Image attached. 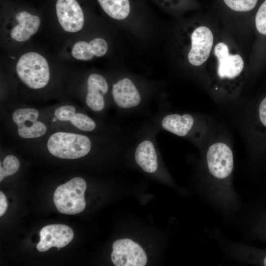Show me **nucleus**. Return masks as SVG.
Instances as JSON below:
<instances>
[{
    "instance_id": "nucleus-2",
    "label": "nucleus",
    "mask_w": 266,
    "mask_h": 266,
    "mask_svg": "<svg viewBox=\"0 0 266 266\" xmlns=\"http://www.w3.org/2000/svg\"><path fill=\"white\" fill-rule=\"evenodd\" d=\"M162 128L178 136L192 140L202 146L210 130L209 119L189 113L167 114L161 119Z\"/></svg>"
},
{
    "instance_id": "nucleus-8",
    "label": "nucleus",
    "mask_w": 266,
    "mask_h": 266,
    "mask_svg": "<svg viewBox=\"0 0 266 266\" xmlns=\"http://www.w3.org/2000/svg\"><path fill=\"white\" fill-rule=\"evenodd\" d=\"M38 116V111L34 108H21L14 112L12 119L18 127V133L21 137L37 138L45 133V125L36 120Z\"/></svg>"
},
{
    "instance_id": "nucleus-18",
    "label": "nucleus",
    "mask_w": 266,
    "mask_h": 266,
    "mask_svg": "<svg viewBox=\"0 0 266 266\" xmlns=\"http://www.w3.org/2000/svg\"><path fill=\"white\" fill-rule=\"evenodd\" d=\"M254 118L256 129L260 133L266 135V96L257 104Z\"/></svg>"
},
{
    "instance_id": "nucleus-22",
    "label": "nucleus",
    "mask_w": 266,
    "mask_h": 266,
    "mask_svg": "<svg viewBox=\"0 0 266 266\" xmlns=\"http://www.w3.org/2000/svg\"><path fill=\"white\" fill-rule=\"evenodd\" d=\"M255 24L258 31L266 35V0L261 4L256 13Z\"/></svg>"
},
{
    "instance_id": "nucleus-15",
    "label": "nucleus",
    "mask_w": 266,
    "mask_h": 266,
    "mask_svg": "<svg viewBox=\"0 0 266 266\" xmlns=\"http://www.w3.org/2000/svg\"><path fill=\"white\" fill-rule=\"evenodd\" d=\"M16 19L18 24L12 29L10 36L17 41L28 40L37 31L40 24L38 16L25 11L17 13Z\"/></svg>"
},
{
    "instance_id": "nucleus-10",
    "label": "nucleus",
    "mask_w": 266,
    "mask_h": 266,
    "mask_svg": "<svg viewBox=\"0 0 266 266\" xmlns=\"http://www.w3.org/2000/svg\"><path fill=\"white\" fill-rule=\"evenodd\" d=\"M40 241L36 245L40 252H45L52 247L58 250L66 246L73 238V232L68 226L63 224L49 225L40 231Z\"/></svg>"
},
{
    "instance_id": "nucleus-1",
    "label": "nucleus",
    "mask_w": 266,
    "mask_h": 266,
    "mask_svg": "<svg viewBox=\"0 0 266 266\" xmlns=\"http://www.w3.org/2000/svg\"><path fill=\"white\" fill-rule=\"evenodd\" d=\"M203 187L211 202L222 212L232 213L239 206L233 186V153L223 137L212 140L203 155Z\"/></svg>"
},
{
    "instance_id": "nucleus-13",
    "label": "nucleus",
    "mask_w": 266,
    "mask_h": 266,
    "mask_svg": "<svg viewBox=\"0 0 266 266\" xmlns=\"http://www.w3.org/2000/svg\"><path fill=\"white\" fill-rule=\"evenodd\" d=\"M108 86L105 79L101 75L92 73L87 80V93L86 103L93 111L99 112L105 106L104 96Z\"/></svg>"
},
{
    "instance_id": "nucleus-23",
    "label": "nucleus",
    "mask_w": 266,
    "mask_h": 266,
    "mask_svg": "<svg viewBox=\"0 0 266 266\" xmlns=\"http://www.w3.org/2000/svg\"><path fill=\"white\" fill-rule=\"evenodd\" d=\"M89 43L94 56L100 57L106 54L108 49V45L104 39L100 38H96L92 40Z\"/></svg>"
},
{
    "instance_id": "nucleus-14",
    "label": "nucleus",
    "mask_w": 266,
    "mask_h": 266,
    "mask_svg": "<svg viewBox=\"0 0 266 266\" xmlns=\"http://www.w3.org/2000/svg\"><path fill=\"white\" fill-rule=\"evenodd\" d=\"M134 159L145 172L154 173L158 167V157L154 142L150 138L139 141L135 149Z\"/></svg>"
},
{
    "instance_id": "nucleus-6",
    "label": "nucleus",
    "mask_w": 266,
    "mask_h": 266,
    "mask_svg": "<svg viewBox=\"0 0 266 266\" xmlns=\"http://www.w3.org/2000/svg\"><path fill=\"white\" fill-rule=\"evenodd\" d=\"M112 262L116 266H144L147 258L140 246L129 238L116 240L112 245Z\"/></svg>"
},
{
    "instance_id": "nucleus-19",
    "label": "nucleus",
    "mask_w": 266,
    "mask_h": 266,
    "mask_svg": "<svg viewBox=\"0 0 266 266\" xmlns=\"http://www.w3.org/2000/svg\"><path fill=\"white\" fill-rule=\"evenodd\" d=\"M71 54L74 58L83 61H89L94 56L90 43L84 41H79L74 44Z\"/></svg>"
},
{
    "instance_id": "nucleus-24",
    "label": "nucleus",
    "mask_w": 266,
    "mask_h": 266,
    "mask_svg": "<svg viewBox=\"0 0 266 266\" xmlns=\"http://www.w3.org/2000/svg\"><path fill=\"white\" fill-rule=\"evenodd\" d=\"M7 207V202L5 196L0 192V216H1L5 212Z\"/></svg>"
},
{
    "instance_id": "nucleus-3",
    "label": "nucleus",
    "mask_w": 266,
    "mask_h": 266,
    "mask_svg": "<svg viewBox=\"0 0 266 266\" xmlns=\"http://www.w3.org/2000/svg\"><path fill=\"white\" fill-rule=\"evenodd\" d=\"M91 142L86 135L70 133H53L47 142V148L53 156L64 159H75L86 156Z\"/></svg>"
},
{
    "instance_id": "nucleus-17",
    "label": "nucleus",
    "mask_w": 266,
    "mask_h": 266,
    "mask_svg": "<svg viewBox=\"0 0 266 266\" xmlns=\"http://www.w3.org/2000/svg\"><path fill=\"white\" fill-rule=\"evenodd\" d=\"M105 12L116 20L126 18L130 11L129 0H98Z\"/></svg>"
},
{
    "instance_id": "nucleus-21",
    "label": "nucleus",
    "mask_w": 266,
    "mask_h": 266,
    "mask_svg": "<svg viewBox=\"0 0 266 266\" xmlns=\"http://www.w3.org/2000/svg\"><path fill=\"white\" fill-rule=\"evenodd\" d=\"M231 9L236 11H248L254 8L258 0H224Z\"/></svg>"
},
{
    "instance_id": "nucleus-12",
    "label": "nucleus",
    "mask_w": 266,
    "mask_h": 266,
    "mask_svg": "<svg viewBox=\"0 0 266 266\" xmlns=\"http://www.w3.org/2000/svg\"><path fill=\"white\" fill-rule=\"evenodd\" d=\"M112 95L116 105L121 109H130L138 106L141 97L135 85L130 79L124 78L114 84Z\"/></svg>"
},
{
    "instance_id": "nucleus-20",
    "label": "nucleus",
    "mask_w": 266,
    "mask_h": 266,
    "mask_svg": "<svg viewBox=\"0 0 266 266\" xmlns=\"http://www.w3.org/2000/svg\"><path fill=\"white\" fill-rule=\"evenodd\" d=\"M20 167V162L13 155H8L4 159L2 166H0V181L5 177L16 173Z\"/></svg>"
},
{
    "instance_id": "nucleus-7",
    "label": "nucleus",
    "mask_w": 266,
    "mask_h": 266,
    "mask_svg": "<svg viewBox=\"0 0 266 266\" xmlns=\"http://www.w3.org/2000/svg\"><path fill=\"white\" fill-rule=\"evenodd\" d=\"M214 54L218 61L216 75L219 82L224 83L235 81L240 76L244 67L241 56L238 54H230L227 45L222 42L215 46Z\"/></svg>"
},
{
    "instance_id": "nucleus-9",
    "label": "nucleus",
    "mask_w": 266,
    "mask_h": 266,
    "mask_svg": "<svg viewBox=\"0 0 266 266\" xmlns=\"http://www.w3.org/2000/svg\"><path fill=\"white\" fill-rule=\"evenodd\" d=\"M56 9L59 23L65 31L75 33L82 29L84 14L76 0H57Z\"/></svg>"
},
{
    "instance_id": "nucleus-11",
    "label": "nucleus",
    "mask_w": 266,
    "mask_h": 266,
    "mask_svg": "<svg viewBox=\"0 0 266 266\" xmlns=\"http://www.w3.org/2000/svg\"><path fill=\"white\" fill-rule=\"evenodd\" d=\"M213 41V34L206 27L197 28L191 35V48L188 54V60L191 64L199 66L208 58Z\"/></svg>"
},
{
    "instance_id": "nucleus-16",
    "label": "nucleus",
    "mask_w": 266,
    "mask_h": 266,
    "mask_svg": "<svg viewBox=\"0 0 266 266\" xmlns=\"http://www.w3.org/2000/svg\"><path fill=\"white\" fill-rule=\"evenodd\" d=\"M75 107L64 105L55 111V117L61 121H69L76 128L85 132L93 131L96 127L95 122L90 117L82 113H76Z\"/></svg>"
},
{
    "instance_id": "nucleus-4",
    "label": "nucleus",
    "mask_w": 266,
    "mask_h": 266,
    "mask_svg": "<svg viewBox=\"0 0 266 266\" xmlns=\"http://www.w3.org/2000/svg\"><path fill=\"white\" fill-rule=\"evenodd\" d=\"M16 70L20 80L34 89L43 88L50 79L47 60L36 52H31L23 54L17 63Z\"/></svg>"
},
{
    "instance_id": "nucleus-26",
    "label": "nucleus",
    "mask_w": 266,
    "mask_h": 266,
    "mask_svg": "<svg viewBox=\"0 0 266 266\" xmlns=\"http://www.w3.org/2000/svg\"><path fill=\"white\" fill-rule=\"evenodd\" d=\"M56 120H57V118L55 117L53 119V121L55 122L56 121Z\"/></svg>"
},
{
    "instance_id": "nucleus-5",
    "label": "nucleus",
    "mask_w": 266,
    "mask_h": 266,
    "mask_svg": "<svg viewBox=\"0 0 266 266\" xmlns=\"http://www.w3.org/2000/svg\"><path fill=\"white\" fill-rule=\"evenodd\" d=\"M86 183L82 178H73L56 189L53 200L58 210L63 214L73 215L85 209L84 197Z\"/></svg>"
},
{
    "instance_id": "nucleus-25",
    "label": "nucleus",
    "mask_w": 266,
    "mask_h": 266,
    "mask_svg": "<svg viewBox=\"0 0 266 266\" xmlns=\"http://www.w3.org/2000/svg\"><path fill=\"white\" fill-rule=\"evenodd\" d=\"M263 264L264 266H266V256L263 259Z\"/></svg>"
}]
</instances>
